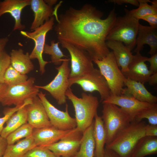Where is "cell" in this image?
I'll return each mask as SVG.
<instances>
[{
	"instance_id": "obj_4",
	"label": "cell",
	"mask_w": 157,
	"mask_h": 157,
	"mask_svg": "<svg viewBox=\"0 0 157 157\" xmlns=\"http://www.w3.org/2000/svg\"><path fill=\"white\" fill-rule=\"evenodd\" d=\"M125 14L117 17L106 38L124 43L131 51L135 47L136 39L140 24L139 19L133 16L125 9Z\"/></svg>"
},
{
	"instance_id": "obj_33",
	"label": "cell",
	"mask_w": 157,
	"mask_h": 157,
	"mask_svg": "<svg viewBox=\"0 0 157 157\" xmlns=\"http://www.w3.org/2000/svg\"><path fill=\"white\" fill-rule=\"evenodd\" d=\"M144 119H147L150 124L157 125V104L142 111L134 120L140 121Z\"/></svg>"
},
{
	"instance_id": "obj_7",
	"label": "cell",
	"mask_w": 157,
	"mask_h": 157,
	"mask_svg": "<svg viewBox=\"0 0 157 157\" xmlns=\"http://www.w3.org/2000/svg\"><path fill=\"white\" fill-rule=\"evenodd\" d=\"M69 86L74 84L80 85L86 92H98L101 97V102L107 99L111 94L108 83L99 70L94 68L80 76L69 79Z\"/></svg>"
},
{
	"instance_id": "obj_11",
	"label": "cell",
	"mask_w": 157,
	"mask_h": 157,
	"mask_svg": "<svg viewBox=\"0 0 157 157\" xmlns=\"http://www.w3.org/2000/svg\"><path fill=\"white\" fill-rule=\"evenodd\" d=\"M38 96L43 105L53 126L58 130L64 131L71 130L76 127V119L69 115L67 104H66L65 111H62L50 103L46 98L45 94L42 91L39 92Z\"/></svg>"
},
{
	"instance_id": "obj_44",
	"label": "cell",
	"mask_w": 157,
	"mask_h": 157,
	"mask_svg": "<svg viewBox=\"0 0 157 157\" xmlns=\"http://www.w3.org/2000/svg\"><path fill=\"white\" fill-rule=\"evenodd\" d=\"M148 82L151 85H155L157 84V73L151 74L150 76Z\"/></svg>"
},
{
	"instance_id": "obj_40",
	"label": "cell",
	"mask_w": 157,
	"mask_h": 157,
	"mask_svg": "<svg viewBox=\"0 0 157 157\" xmlns=\"http://www.w3.org/2000/svg\"><path fill=\"white\" fill-rule=\"evenodd\" d=\"M108 1L109 3H114L119 5L124 4H130L138 7L139 5L138 0H110Z\"/></svg>"
},
{
	"instance_id": "obj_48",
	"label": "cell",
	"mask_w": 157,
	"mask_h": 157,
	"mask_svg": "<svg viewBox=\"0 0 157 157\" xmlns=\"http://www.w3.org/2000/svg\"><path fill=\"white\" fill-rule=\"evenodd\" d=\"M54 157H63L55 156Z\"/></svg>"
},
{
	"instance_id": "obj_19",
	"label": "cell",
	"mask_w": 157,
	"mask_h": 157,
	"mask_svg": "<svg viewBox=\"0 0 157 157\" xmlns=\"http://www.w3.org/2000/svg\"><path fill=\"white\" fill-rule=\"evenodd\" d=\"M137 35L134 52L140 53L144 47V45L147 44L150 46L149 53L151 56L157 53V28L140 24Z\"/></svg>"
},
{
	"instance_id": "obj_3",
	"label": "cell",
	"mask_w": 157,
	"mask_h": 157,
	"mask_svg": "<svg viewBox=\"0 0 157 157\" xmlns=\"http://www.w3.org/2000/svg\"><path fill=\"white\" fill-rule=\"evenodd\" d=\"M65 94L67 98L72 102L74 109L76 128L83 132L92 124L97 113L98 98L84 92L81 93V97H78L73 93L70 87L68 89Z\"/></svg>"
},
{
	"instance_id": "obj_24",
	"label": "cell",
	"mask_w": 157,
	"mask_h": 157,
	"mask_svg": "<svg viewBox=\"0 0 157 157\" xmlns=\"http://www.w3.org/2000/svg\"><path fill=\"white\" fill-rule=\"evenodd\" d=\"M94 120L93 136L95 143L94 157H104L106 143V134L103 122L97 113Z\"/></svg>"
},
{
	"instance_id": "obj_23",
	"label": "cell",
	"mask_w": 157,
	"mask_h": 157,
	"mask_svg": "<svg viewBox=\"0 0 157 157\" xmlns=\"http://www.w3.org/2000/svg\"><path fill=\"white\" fill-rule=\"evenodd\" d=\"M10 55L11 65L21 74L26 75L34 69L28 52L24 53L22 49H13Z\"/></svg>"
},
{
	"instance_id": "obj_18",
	"label": "cell",
	"mask_w": 157,
	"mask_h": 157,
	"mask_svg": "<svg viewBox=\"0 0 157 157\" xmlns=\"http://www.w3.org/2000/svg\"><path fill=\"white\" fill-rule=\"evenodd\" d=\"M72 130L61 131L52 126L41 128H34L32 135L36 146H47L58 142Z\"/></svg>"
},
{
	"instance_id": "obj_47",
	"label": "cell",
	"mask_w": 157,
	"mask_h": 157,
	"mask_svg": "<svg viewBox=\"0 0 157 157\" xmlns=\"http://www.w3.org/2000/svg\"><path fill=\"white\" fill-rule=\"evenodd\" d=\"M1 157H8L5 155H3V156H2Z\"/></svg>"
},
{
	"instance_id": "obj_38",
	"label": "cell",
	"mask_w": 157,
	"mask_h": 157,
	"mask_svg": "<svg viewBox=\"0 0 157 157\" xmlns=\"http://www.w3.org/2000/svg\"><path fill=\"white\" fill-rule=\"evenodd\" d=\"M142 19L148 22L150 26L157 28V14L150 15L141 17Z\"/></svg>"
},
{
	"instance_id": "obj_8",
	"label": "cell",
	"mask_w": 157,
	"mask_h": 157,
	"mask_svg": "<svg viewBox=\"0 0 157 157\" xmlns=\"http://www.w3.org/2000/svg\"><path fill=\"white\" fill-rule=\"evenodd\" d=\"M35 81L31 77L24 83L8 86L0 103L3 106H21L27 99L38 96L40 89L34 85Z\"/></svg>"
},
{
	"instance_id": "obj_2",
	"label": "cell",
	"mask_w": 157,
	"mask_h": 157,
	"mask_svg": "<svg viewBox=\"0 0 157 157\" xmlns=\"http://www.w3.org/2000/svg\"><path fill=\"white\" fill-rule=\"evenodd\" d=\"M145 121L134 120L120 131L105 148L112 150L120 157H131L140 140L145 136Z\"/></svg>"
},
{
	"instance_id": "obj_12",
	"label": "cell",
	"mask_w": 157,
	"mask_h": 157,
	"mask_svg": "<svg viewBox=\"0 0 157 157\" xmlns=\"http://www.w3.org/2000/svg\"><path fill=\"white\" fill-rule=\"evenodd\" d=\"M60 44L63 48L68 51L70 55L71 68L69 78L80 76L94 68L93 60L87 52L66 43Z\"/></svg>"
},
{
	"instance_id": "obj_29",
	"label": "cell",
	"mask_w": 157,
	"mask_h": 157,
	"mask_svg": "<svg viewBox=\"0 0 157 157\" xmlns=\"http://www.w3.org/2000/svg\"><path fill=\"white\" fill-rule=\"evenodd\" d=\"M138 8L129 10L134 17L140 20L143 17L150 15L157 14V0H138Z\"/></svg>"
},
{
	"instance_id": "obj_28",
	"label": "cell",
	"mask_w": 157,
	"mask_h": 157,
	"mask_svg": "<svg viewBox=\"0 0 157 157\" xmlns=\"http://www.w3.org/2000/svg\"><path fill=\"white\" fill-rule=\"evenodd\" d=\"M35 146L34 139L31 135L19 141L16 144L8 145L4 155L8 157H22Z\"/></svg>"
},
{
	"instance_id": "obj_25",
	"label": "cell",
	"mask_w": 157,
	"mask_h": 157,
	"mask_svg": "<svg viewBox=\"0 0 157 157\" xmlns=\"http://www.w3.org/2000/svg\"><path fill=\"white\" fill-rule=\"evenodd\" d=\"M94 120L92 124L83 132L79 149L73 157H94Z\"/></svg>"
},
{
	"instance_id": "obj_26",
	"label": "cell",
	"mask_w": 157,
	"mask_h": 157,
	"mask_svg": "<svg viewBox=\"0 0 157 157\" xmlns=\"http://www.w3.org/2000/svg\"><path fill=\"white\" fill-rule=\"evenodd\" d=\"M27 105L18 110L8 120L6 126L1 133V136L6 138L10 133L27 123Z\"/></svg>"
},
{
	"instance_id": "obj_42",
	"label": "cell",
	"mask_w": 157,
	"mask_h": 157,
	"mask_svg": "<svg viewBox=\"0 0 157 157\" xmlns=\"http://www.w3.org/2000/svg\"><path fill=\"white\" fill-rule=\"evenodd\" d=\"M9 41V39L8 37L0 38V53L5 50V48Z\"/></svg>"
},
{
	"instance_id": "obj_21",
	"label": "cell",
	"mask_w": 157,
	"mask_h": 157,
	"mask_svg": "<svg viewBox=\"0 0 157 157\" xmlns=\"http://www.w3.org/2000/svg\"><path fill=\"white\" fill-rule=\"evenodd\" d=\"M106 44L112 49L117 63L121 68L123 73L128 70V66L133 57L131 51L123 43L119 41L113 40L106 41Z\"/></svg>"
},
{
	"instance_id": "obj_27",
	"label": "cell",
	"mask_w": 157,
	"mask_h": 157,
	"mask_svg": "<svg viewBox=\"0 0 157 157\" xmlns=\"http://www.w3.org/2000/svg\"><path fill=\"white\" fill-rule=\"evenodd\" d=\"M157 153V137L144 136L139 141L131 157H144Z\"/></svg>"
},
{
	"instance_id": "obj_14",
	"label": "cell",
	"mask_w": 157,
	"mask_h": 157,
	"mask_svg": "<svg viewBox=\"0 0 157 157\" xmlns=\"http://www.w3.org/2000/svg\"><path fill=\"white\" fill-rule=\"evenodd\" d=\"M102 103H110L119 106L131 117L133 120L142 111L157 104L142 102L129 96L111 94Z\"/></svg>"
},
{
	"instance_id": "obj_41",
	"label": "cell",
	"mask_w": 157,
	"mask_h": 157,
	"mask_svg": "<svg viewBox=\"0 0 157 157\" xmlns=\"http://www.w3.org/2000/svg\"><path fill=\"white\" fill-rule=\"evenodd\" d=\"M8 145L6 138L0 136V157L4 155Z\"/></svg>"
},
{
	"instance_id": "obj_15",
	"label": "cell",
	"mask_w": 157,
	"mask_h": 157,
	"mask_svg": "<svg viewBox=\"0 0 157 157\" xmlns=\"http://www.w3.org/2000/svg\"><path fill=\"white\" fill-rule=\"evenodd\" d=\"M27 123L34 128L39 129L52 126L41 100L37 96L27 106Z\"/></svg>"
},
{
	"instance_id": "obj_31",
	"label": "cell",
	"mask_w": 157,
	"mask_h": 157,
	"mask_svg": "<svg viewBox=\"0 0 157 157\" xmlns=\"http://www.w3.org/2000/svg\"><path fill=\"white\" fill-rule=\"evenodd\" d=\"M34 128L27 123L10 133L6 139L8 145L14 144L19 139L32 135Z\"/></svg>"
},
{
	"instance_id": "obj_5",
	"label": "cell",
	"mask_w": 157,
	"mask_h": 157,
	"mask_svg": "<svg viewBox=\"0 0 157 157\" xmlns=\"http://www.w3.org/2000/svg\"><path fill=\"white\" fill-rule=\"evenodd\" d=\"M102 104L101 117L106 132V145L133 120L126 112L117 105L109 103Z\"/></svg>"
},
{
	"instance_id": "obj_10",
	"label": "cell",
	"mask_w": 157,
	"mask_h": 157,
	"mask_svg": "<svg viewBox=\"0 0 157 157\" xmlns=\"http://www.w3.org/2000/svg\"><path fill=\"white\" fill-rule=\"evenodd\" d=\"M55 17L53 16L45 22L42 26L36 28L33 31H21V34L24 37L33 40L35 46L30 54L31 60H38L40 66V71L41 74L45 72V67L51 62L44 60L42 57L43 49L45 44V39L47 33L51 30L54 24Z\"/></svg>"
},
{
	"instance_id": "obj_35",
	"label": "cell",
	"mask_w": 157,
	"mask_h": 157,
	"mask_svg": "<svg viewBox=\"0 0 157 157\" xmlns=\"http://www.w3.org/2000/svg\"><path fill=\"white\" fill-rule=\"evenodd\" d=\"M31 102V100L28 99L22 105L16 106L13 108H7L5 109L3 111L4 116L0 118V136L4 128L3 126L4 123L18 110L23 106L30 104Z\"/></svg>"
},
{
	"instance_id": "obj_34",
	"label": "cell",
	"mask_w": 157,
	"mask_h": 157,
	"mask_svg": "<svg viewBox=\"0 0 157 157\" xmlns=\"http://www.w3.org/2000/svg\"><path fill=\"white\" fill-rule=\"evenodd\" d=\"M55 156L47 146H36L22 157H54Z\"/></svg>"
},
{
	"instance_id": "obj_20",
	"label": "cell",
	"mask_w": 157,
	"mask_h": 157,
	"mask_svg": "<svg viewBox=\"0 0 157 157\" xmlns=\"http://www.w3.org/2000/svg\"><path fill=\"white\" fill-rule=\"evenodd\" d=\"M140 82L126 78L124 83L126 88H123L121 95L131 96L144 102L157 104V97L152 94Z\"/></svg>"
},
{
	"instance_id": "obj_32",
	"label": "cell",
	"mask_w": 157,
	"mask_h": 157,
	"mask_svg": "<svg viewBox=\"0 0 157 157\" xmlns=\"http://www.w3.org/2000/svg\"><path fill=\"white\" fill-rule=\"evenodd\" d=\"M28 79L26 75L21 74L10 65L5 73L4 82L7 86H11L24 83Z\"/></svg>"
},
{
	"instance_id": "obj_13",
	"label": "cell",
	"mask_w": 157,
	"mask_h": 157,
	"mask_svg": "<svg viewBox=\"0 0 157 157\" xmlns=\"http://www.w3.org/2000/svg\"><path fill=\"white\" fill-rule=\"evenodd\" d=\"M83 133L76 127L59 141L47 147L55 156L73 157L79 149Z\"/></svg>"
},
{
	"instance_id": "obj_22",
	"label": "cell",
	"mask_w": 157,
	"mask_h": 157,
	"mask_svg": "<svg viewBox=\"0 0 157 157\" xmlns=\"http://www.w3.org/2000/svg\"><path fill=\"white\" fill-rule=\"evenodd\" d=\"M30 5L34 14L30 27L32 31L42 25L55 13L52 6L47 4L43 0H31Z\"/></svg>"
},
{
	"instance_id": "obj_30",
	"label": "cell",
	"mask_w": 157,
	"mask_h": 157,
	"mask_svg": "<svg viewBox=\"0 0 157 157\" xmlns=\"http://www.w3.org/2000/svg\"><path fill=\"white\" fill-rule=\"evenodd\" d=\"M59 44L58 42H56L55 40H52L50 45L45 44L43 49V53L50 55L51 62L56 65H60L65 59L63 58L67 57L59 48Z\"/></svg>"
},
{
	"instance_id": "obj_39",
	"label": "cell",
	"mask_w": 157,
	"mask_h": 157,
	"mask_svg": "<svg viewBox=\"0 0 157 157\" xmlns=\"http://www.w3.org/2000/svg\"><path fill=\"white\" fill-rule=\"evenodd\" d=\"M145 136L157 137V125L147 124L145 129Z\"/></svg>"
},
{
	"instance_id": "obj_1",
	"label": "cell",
	"mask_w": 157,
	"mask_h": 157,
	"mask_svg": "<svg viewBox=\"0 0 157 157\" xmlns=\"http://www.w3.org/2000/svg\"><path fill=\"white\" fill-rule=\"evenodd\" d=\"M88 3L81 8L70 7L56 18L54 30L59 43H66L87 52L93 61L101 60L110 52L106 38L117 17L114 8L108 17Z\"/></svg>"
},
{
	"instance_id": "obj_46",
	"label": "cell",
	"mask_w": 157,
	"mask_h": 157,
	"mask_svg": "<svg viewBox=\"0 0 157 157\" xmlns=\"http://www.w3.org/2000/svg\"><path fill=\"white\" fill-rule=\"evenodd\" d=\"M44 1L47 4L52 6L56 3L57 1L56 0H45Z\"/></svg>"
},
{
	"instance_id": "obj_17",
	"label": "cell",
	"mask_w": 157,
	"mask_h": 157,
	"mask_svg": "<svg viewBox=\"0 0 157 157\" xmlns=\"http://www.w3.org/2000/svg\"><path fill=\"white\" fill-rule=\"evenodd\" d=\"M31 0H0V17L5 14H10L15 23L13 31H22L25 28L21 23V14L23 9L30 5Z\"/></svg>"
},
{
	"instance_id": "obj_16",
	"label": "cell",
	"mask_w": 157,
	"mask_h": 157,
	"mask_svg": "<svg viewBox=\"0 0 157 157\" xmlns=\"http://www.w3.org/2000/svg\"><path fill=\"white\" fill-rule=\"evenodd\" d=\"M147 58L142 56L140 53L133 55L128 66V71L123 73L125 77L143 84L148 82L152 74L145 63Z\"/></svg>"
},
{
	"instance_id": "obj_45",
	"label": "cell",
	"mask_w": 157,
	"mask_h": 157,
	"mask_svg": "<svg viewBox=\"0 0 157 157\" xmlns=\"http://www.w3.org/2000/svg\"><path fill=\"white\" fill-rule=\"evenodd\" d=\"M7 85L5 83H0V102L4 93Z\"/></svg>"
},
{
	"instance_id": "obj_37",
	"label": "cell",
	"mask_w": 157,
	"mask_h": 157,
	"mask_svg": "<svg viewBox=\"0 0 157 157\" xmlns=\"http://www.w3.org/2000/svg\"><path fill=\"white\" fill-rule=\"evenodd\" d=\"M146 61L150 64L149 70L152 74L157 73V53L148 58Z\"/></svg>"
},
{
	"instance_id": "obj_9",
	"label": "cell",
	"mask_w": 157,
	"mask_h": 157,
	"mask_svg": "<svg viewBox=\"0 0 157 157\" xmlns=\"http://www.w3.org/2000/svg\"><path fill=\"white\" fill-rule=\"evenodd\" d=\"M69 59L65 58L62 64L56 67L58 73L54 79L48 84L43 86L36 85L39 89L48 92L56 100L58 104L66 102V92L69 86V79L70 72L69 67Z\"/></svg>"
},
{
	"instance_id": "obj_36",
	"label": "cell",
	"mask_w": 157,
	"mask_h": 157,
	"mask_svg": "<svg viewBox=\"0 0 157 157\" xmlns=\"http://www.w3.org/2000/svg\"><path fill=\"white\" fill-rule=\"evenodd\" d=\"M11 65L10 58L4 50L0 53V83H4V76L7 69Z\"/></svg>"
},
{
	"instance_id": "obj_6",
	"label": "cell",
	"mask_w": 157,
	"mask_h": 157,
	"mask_svg": "<svg viewBox=\"0 0 157 157\" xmlns=\"http://www.w3.org/2000/svg\"><path fill=\"white\" fill-rule=\"evenodd\" d=\"M93 62L97 65L105 79L111 94L121 95L126 78L119 69L112 51L102 59L95 60Z\"/></svg>"
},
{
	"instance_id": "obj_43",
	"label": "cell",
	"mask_w": 157,
	"mask_h": 157,
	"mask_svg": "<svg viewBox=\"0 0 157 157\" xmlns=\"http://www.w3.org/2000/svg\"><path fill=\"white\" fill-rule=\"evenodd\" d=\"M104 157H120L114 151L105 148Z\"/></svg>"
}]
</instances>
